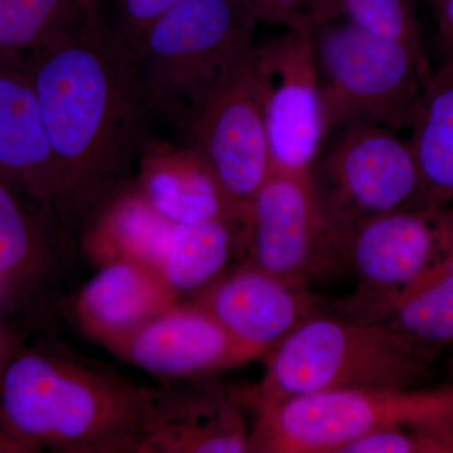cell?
Returning <instances> with one entry per match:
<instances>
[{"label":"cell","instance_id":"20","mask_svg":"<svg viewBox=\"0 0 453 453\" xmlns=\"http://www.w3.org/2000/svg\"><path fill=\"white\" fill-rule=\"evenodd\" d=\"M174 223L160 216L140 192L119 196L88 235L89 256L100 266L133 262L160 273Z\"/></svg>","mask_w":453,"mask_h":453},{"label":"cell","instance_id":"33","mask_svg":"<svg viewBox=\"0 0 453 453\" xmlns=\"http://www.w3.org/2000/svg\"><path fill=\"white\" fill-rule=\"evenodd\" d=\"M449 350H451L452 362H453V344H452V347H451V348H449Z\"/></svg>","mask_w":453,"mask_h":453},{"label":"cell","instance_id":"4","mask_svg":"<svg viewBox=\"0 0 453 453\" xmlns=\"http://www.w3.org/2000/svg\"><path fill=\"white\" fill-rule=\"evenodd\" d=\"M259 19L249 0H189L134 50L149 118L183 135L211 89L255 49Z\"/></svg>","mask_w":453,"mask_h":453},{"label":"cell","instance_id":"8","mask_svg":"<svg viewBox=\"0 0 453 453\" xmlns=\"http://www.w3.org/2000/svg\"><path fill=\"white\" fill-rule=\"evenodd\" d=\"M183 136L244 219L273 170L256 46L211 89Z\"/></svg>","mask_w":453,"mask_h":453},{"label":"cell","instance_id":"13","mask_svg":"<svg viewBox=\"0 0 453 453\" xmlns=\"http://www.w3.org/2000/svg\"><path fill=\"white\" fill-rule=\"evenodd\" d=\"M112 350L142 371L168 380L203 377L252 360L196 301H177Z\"/></svg>","mask_w":453,"mask_h":453},{"label":"cell","instance_id":"27","mask_svg":"<svg viewBox=\"0 0 453 453\" xmlns=\"http://www.w3.org/2000/svg\"><path fill=\"white\" fill-rule=\"evenodd\" d=\"M338 453H434L427 441L413 429L390 427L369 432L350 441Z\"/></svg>","mask_w":453,"mask_h":453},{"label":"cell","instance_id":"9","mask_svg":"<svg viewBox=\"0 0 453 453\" xmlns=\"http://www.w3.org/2000/svg\"><path fill=\"white\" fill-rule=\"evenodd\" d=\"M243 237L251 264L290 281L308 285L344 265L311 172L273 168L246 211Z\"/></svg>","mask_w":453,"mask_h":453},{"label":"cell","instance_id":"26","mask_svg":"<svg viewBox=\"0 0 453 453\" xmlns=\"http://www.w3.org/2000/svg\"><path fill=\"white\" fill-rule=\"evenodd\" d=\"M187 2L189 0H115L112 16L107 18L134 52L157 20Z\"/></svg>","mask_w":453,"mask_h":453},{"label":"cell","instance_id":"18","mask_svg":"<svg viewBox=\"0 0 453 453\" xmlns=\"http://www.w3.org/2000/svg\"><path fill=\"white\" fill-rule=\"evenodd\" d=\"M164 395L139 452H252L251 432L234 403Z\"/></svg>","mask_w":453,"mask_h":453},{"label":"cell","instance_id":"6","mask_svg":"<svg viewBox=\"0 0 453 453\" xmlns=\"http://www.w3.org/2000/svg\"><path fill=\"white\" fill-rule=\"evenodd\" d=\"M453 405V384L440 389H340L253 407L252 452L338 453L342 446L390 427L416 428Z\"/></svg>","mask_w":453,"mask_h":453},{"label":"cell","instance_id":"30","mask_svg":"<svg viewBox=\"0 0 453 453\" xmlns=\"http://www.w3.org/2000/svg\"><path fill=\"white\" fill-rule=\"evenodd\" d=\"M35 452L31 446L17 440L0 425V453H31Z\"/></svg>","mask_w":453,"mask_h":453},{"label":"cell","instance_id":"23","mask_svg":"<svg viewBox=\"0 0 453 453\" xmlns=\"http://www.w3.org/2000/svg\"><path fill=\"white\" fill-rule=\"evenodd\" d=\"M101 13L79 0H0V53L44 49Z\"/></svg>","mask_w":453,"mask_h":453},{"label":"cell","instance_id":"15","mask_svg":"<svg viewBox=\"0 0 453 453\" xmlns=\"http://www.w3.org/2000/svg\"><path fill=\"white\" fill-rule=\"evenodd\" d=\"M177 301L157 271L133 262H111L86 283L77 312L88 335L112 350Z\"/></svg>","mask_w":453,"mask_h":453},{"label":"cell","instance_id":"28","mask_svg":"<svg viewBox=\"0 0 453 453\" xmlns=\"http://www.w3.org/2000/svg\"><path fill=\"white\" fill-rule=\"evenodd\" d=\"M436 17L437 68L453 65V0H438Z\"/></svg>","mask_w":453,"mask_h":453},{"label":"cell","instance_id":"19","mask_svg":"<svg viewBox=\"0 0 453 453\" xmlns=\"http://www.w3.org/2000/svg\"><path fill=\"white\" fill-rule=\"evenodd\" d=\"M56 213L0 181V296L19 303L40 290L50 266L47 219Z\"/></svg>","mask_w":453,"mask_h":453},{"label":"cell","instance_id":"3","mask_svg":"<svg viewBox=\"0 0 453 453\" xmlns=\"http://www.w3.org/2000/svg\"><path fill=\"white\" fill-rule=\"evenodd\" d=\"M266 356L261 383L237 396L249 407L329 390L414 388L429 365L383 321L318 312Z\"/></svg>","mask_w":453,"mask_h":453},{"label":"cell","instance_id":"24","mask_svg":"<svg viewBox=\"0 0 453 453\" xmlns=\"http://www.w3.org/2000/svg\"><path fill=\"white\" fill-rule=\"evenodd\" d=\"M342 5L363 31L426 50L412 0H342Z\"/></svg>","mask_w":453,"mask_h":453},{"label":"cell","instance_id":"16","mask_svg":"<svg viewBox=\"0 0 453 453\" xmlns=\"http://www.w3.org/2000/svg\"><path fill=\"white\" fill-rule=\"evenodd\" d=\"M140 195L174 223L234 219L244 222L207 163L195 149L149 148L142 160Z\"/></svg>","mask_w":453,"mask_h":453},{"label":"cell","instance_id":"2","mask_svg":"<svg viewBox=\"0 0 453 453\" xmlns=\"http://www.w3.org/2000/svg\"><path fill=\"white\" fill-rule=\"evenodd\" d=\"M162 395L73 357L23 349L0 371V425L35 452H139Z\"/></svg>","mask_w":453,"mask_h":453},{"label":"cell","instance_id":"5","mask_svg":"<svg viewBox=\"0 0 453 453\" xmlns=\"http://www.w3.org/2000/svg\"><path fill=\"white\" fill-rule=\"evenodd\" d=\"M314 42L326 138L356 121L395 133L412 129L434 74L426 50L377 37L350 20L318 27Z\"/></svg>","mask_w":453,"mask_h":453},{"label":"cell","instance_id":"32","mask_svg":"<svg viewBox=\"0 0 453 453\" xmlns=\"http://www.w3.org/2000/svg\"><path fill=\"white\" fill-rule=\"evenodd\" d=\"M426 3H427L432 11H434V7L437 5L438 0H426Z\"/></svg>","mask_w":453,"mask_h":453},{"label":"cell","instance_id":"1","mask_svg":"<svg viewBox=\"0 0 453 453\" xmlns=\"http://www.w3.org/2000/svg\"><path fill=\"white\" fill-rule=\"evenodd\" d=\"M28 74L59 175V219H88L149 148L133 50L101 13L17 61Z\"/></svg>","mask_w":453,"mask_h":453},{"label":"cell","instance_id":"21","mask_svg":"<svg viewBox=\"0 0 453 453\" xmlns=\"http://www.w3.org/2000/svg\"><path fill=\"white\" fill-rule=\"evenodd\" d=\"M411 133L423 207L453 205V65L434 71Z\"/></svg>","mask_w":453,"mask_h":453},{"label":"cell","instance_id":"25","mask_svg":"<svg viewBox=\"0 0 453 453\" xmlns=\"http://www.w3.org/2000/svg\"><path fill=\"white\" fill-rule=\"evenodd\" d=\"M259 22L316 29L345 16L342 0H249Z\"/></svg>","mask_w":453,"mask_h":453},{"label":"cell","instance_id":"29","mask_svg":"<svg viewBox=\"0 0 453 453\" xmlns=\"http://www.w3.org/2000/svg\"><path fill=\"white\" fill-rule=\"evenodd\" d=\"M411 429L427 441L434 453H453V405L434 421Z\"/></svg>","mask_w":453,"mask_h":453},{"label":"cell","instance_id":"11","mask_svg":"<svg viewBox=\"0 0 453 453\" xmlns=\"http://www.w3.org/2000/svg\"><path fill=\"white\" fill-rule=\"evenodd\" d=\"M344 266L357 276L349 315L383 321L399 295L423 275L438 250L432 208L390 211L340 234Z\"/></svg>","mask_w":453,"mask_h":453},{"label":"cell","instance_id":"31","mask_svg":"<svg viewBox=\"0 0 453 453\" xmlns=\"http://www.w3.org/2000/svg\"><path fill=\"white\" fill-rule=\"evenodd\" d=\"M89 11L103 12V0H79Z\"/></svg>","mask_w":453,"mask_h":453},{"label":"cell","instance_id":"12","mask_svg":"<svg viewBox=\"0 0 453 453\" xmlns=\"http://www.w3.org/2000/svg\"><path fill=\"white\" fill-rule=\"evenodd\" d=\"M226 333L255 359L318 312L308 285L282 279L247 261L196 295Z\"/></svg>","mask_w":453,"mask_h":453},{"label":"cell","instance_id":"10","mask_svg":"<svg viewBox=\"0 0 453 453\" xmlns=\"http://www.w3.org/2000/svg\"><path fill=\"white\" fill-rule=\"evenodd\" d=\"M314 32L286 29L256 46L273 168L311 172L326 139Z\"/></svg>","mask_w":453,"mask_h":453},{"label":"cell","instance_id":"7","mask_svg":"<svg viewBox=\"0 0 453 453\" xmlns=\"http://www.w3.org/2000/svg\"><path fill=\"white\" fill-rule=\"evenodd\" d=\"M311 177L325 219L338 234L371 217L425 208L410 140L372 122H350L327 136Z\"/></svg>","mask_w":453,"mask_h":453},{"label":"cell","instance_id":"17","mask_svg":"<svg viewBox=\"0 0 453 453\" xmlns=\"http://www.w3.org/2000/svg\"><path fill=\"white\" fill-rule=\"evenodd\" d=\"M438 250L434 261L399 295L383 323L427 362L453 344V205L432 208Z\"/></svg>","mask_w":453,"mask_h":453},{"label":"cell","instance_id":"14","mask_svg":"<svg viewBox=\"0 0 453 453\" xmlns=\"http://www.w3.org/2000/svg\"><path fill=\"white\" fill-rule=\"evenodd\" d=\"M0 181L56 210L61 175L28 74L0 61Z\"/></svg>","mask_w":453,"mask_h":453},{"label":"cell","instance_id":"22","mask_svg":"<svg viewBox=\"0 0 453 453\" xmlns=\"http://www.w3.org/2000/svg\"><path fill=\"white\" fill-rule=\"evenodd\" d=\"M243 223L211 219L173 226L159 273L170 291L196 296L225 275L238 241L235 226Z\"/></svg>","mask_w":453,"mask_h":453}]
</instances>
